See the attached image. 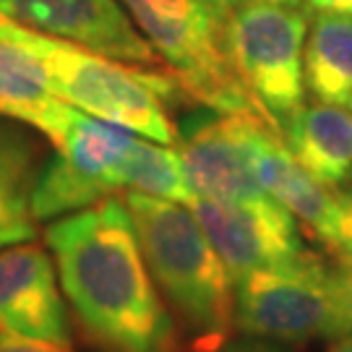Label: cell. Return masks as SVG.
Returning a JSON list of instances; mask_svg holds the SVG:
<instances>
[{
    "instance_id": "cell-1",
    "label": "cell",
    "mask_w": 352,
    "mask_h": 352,
    "mask_svg": "<svg viewBox=\"0 0 352 352\" xmlns=\"http://www.w3.org/2000/svg\"><path fill=\"white\" fill-rule=\"evenodd\" d=\"M78 327L104 352H173L177 329L144 261L126 199L104 196L45 230Z\"/></svg>"
},
{
    "instance_id": "cell-2",
    "label": "cell",
    "mask_w": 352,
    "mask_h": 352,
    "mask_svg": "<svg viewBox=\"0 0 352 352\" xmlns=\"http://www.w3.org/2000/svg\"><path fill=\"white\" fill-rule=\"evenodd\" d=\"M144 261L190 352H214L235 331V287L188 204L128 190Z\"/></svg>"
},
{
    "instance_id": "cell-3",
    "label": "cell",
    "mask_w": 352,
    "mask_h": 352,
    "mask_svg": "<svg viewBox=\"0 0 352 352\" xmlns=\"http://www.w3.org/2000/svg\"><path fill=\"white\" fill-rule=\"evenodd\" d=\"M0 39L32 52L47 74L52 94L63 102L157 144H177V126L170 120L164 104L183 97V91L167 71L139 68L123 60L115 63V58L47 37L3 13Z\"/></svg>"
},
{
    "instance_id": "cell-4",
    "label": "cell",
    "mask_w": 352,
    "mask_h": 352,
    "mask_svg": "<svg viewBox=\"0 0 352 352\" xmlns=\"http://www.w3.org/2000/svg\"><path fill=\"white\" fill-rule=\"evenodd\" d=\"M139 32L162 58L183 97L217 113L261 115L277 126L240 84L227 58L225 0H120ZM282 133V131H279Z\"/></svg>"
},
{
    "instance_id": "cell-5",
    "label": "cell",
    "mask_w": 352,
    "mask_h": 352,
    "mask_svg": "<svg viewBox=\"0 0 352 352\" xmlns=\"http://www.w3.org/2000/svg\"><path fill=\"white\" fill-rule=\"evenodd\" d=\"M235 327L243 334L277 342L340 340L352 331V311L337 269L305 251L240 279Z\"/></svg>"
},
{
    "instance_id": "cell-6",
    "label": "cell",
    "mask_w": 352,
    "mask_h": 352,
    "mask_svg": "<svg viewBox=\"0 0 352 352\" xmlns=\"http://www.w3.org/2000/svg\"><path fill=\"white\" fill-rule=\"evenodd\" d=\"M308 13L298 6L243 3L230 8L225 21L232 71L279 131L305 107L302 47L311 26Z\"/></svg>"
},
{
    "instance_id": "cell-7",
    "label": "cell",
    "mask_w": 352,
    "mask_h": 352,
    "mask_svg": "<svg viewBox=\"0 0 352 352\" xmlns=\"http://www.w3.org/2000/svg\"><path fill=\"white\" fill-rule=\"evenodd\" d=\"M45 139L55 146V154L45 160L32 190L37 222L87 209L123 188L128 154L139 133L68 104Z\"/></svg>"
},
{
    "instance_id": "cell-8",
    "label": "cell",
    "mask_w": 352,
    "mask_h": 352,
    "mask_svg": "<svg viewBox=\"0 0 352 352\" xmlns=\"http://www.w3.org/2000/svg\"><path fill=\"white\" fill-rule=\"evenodd\" d=\"M266 131H277L261 115L201 110L177 128V154L190 188L201 199L245 201L266 190L258 180L256 157Z\"/></svg>"
},
{
    "instance_id": "cell-9",
    "label": "cell",
    "mask_w": 352,
    "mask_h": 352,
    "mask_svg": "<svg viewBox=\"0 0 352 352\" xmlns=\"http://www.w3.org/2000/svg\"><path fill=\"white\" fill-rule=\"evenodd\" d=\"M188 206L222 258L232 287L256 269L285 264L305 253L298 219L269 193L245 201L196 196Z\"/></svg>"
},
{
    "instance_id": "cell-10",
    "label": "cell",
    "mask_w": 352,
    "mask_h": 352,
    "mask_svg": "<svg viewBox=\"0 0 352 352\" xmlns=\"http://www.w3.org/2000/svg\"><path fill=\"white\" fill-rule=\"evenodd\" d=\"M0 13L47 37L74 42L128 65L160 71V55L120 0H0Z\"/></svg>"
},
{
    "instance_id": "cell-11",
    "label": "cell",
    "mask_w": 352,
    "mask_h": 352,
    "mask_svg": "<svg viewBox=\"0 0 352 352\" xmlns=\"http://www.w3.org/2000/svg\"><path fill=\"white\" fill-rule=\"evenodd\" d=\"M256 170L266 193L277 199L337 261L352 256V199L305 173L289 154L282 133H264Z\"/></svg>"
},
{
    "instance_id": "cell-12",
    "label": "cell",
    "mask_w": 352,
    "mask_h": 352,
    "mask_svg": "<svg viewBox=\"0 0 352 352\" xmlns=\"http://www.w3.org/2000/svg\"><path fill=\"white\" fill-rule=\"evenodd\" d=\"M52 256L37 243L0 248V329L29 340L71 342L65 300Z\"/></svg>"
},
{
    "instance_id": "cell-13",
    "label": "cell",
    "mask_w": 352,
    "mask_h": 352,
    "mask_svg": "<svg viewBox=\"0 0 352 352\" xmlns=\"http://www.w3.org/2000/svg\"><path fill=\"white\" fill-rule=\"evenodd\" d=\"M282 139L305 173L340 188L352 175V113L344 104H305L289 120Z\"/></svg>"
},
{
    "instance_id": "cell-14",
    "label": "cell",
    "mask_w": 352,
    "mask_h": 352,
    "mask_svg": "<svg viewBox=\"0 0 352 352\" xmlns=\"http://www.w3.org/2000/svg\"><path fill=\"white\" fill-rule=\"evenodd\" d=\"M42 164L37 141L24 128L0 120V248L37 235L32 190Z\"/></svg>"
},
{
    "instance_id": "cell-15",
    "label": "cell",
    "mask_w": 352,
    "mask_h": 352,
    "mask_svg": "<svg viewBox=\"0 0 352 352\" xmlns=\"http://www.w3.org/2000/svg\"><path fill=\"white\" fill-rule=\"evenodd\" d=\"M302 74L305 89L314 94V100L329 104H350L352 13H316L302 47Z\"/></svg>"
},
{
    "instance_id": "cell-16",
    "label": "cell",
    "mask_w": 352,
    "mask_h": 352,
    "mask_svg": "<svg viewBox=\"0 0 352 352\" xmlns=\"http://www.w3.org/2000/svg\"><path fill=\"white\" fill-rule=\"evenodd\" d=\"M65 107L68 104L52 94L47 74L37 58L21 45L0 39V118L29 123L47 136Z\"/></svg>"
},
{
    "instance_id": "cell-17",
    "label": "cell",
    "mask_w": 352,
    "mask_h": 352,
    "mask_svg": "<svg viewBox=\"0 0 352 352\" xmlns=\"http://www.w3.org/2000/svg\"><path fill=\"white\" fill-rule=\"evenodd\" d=\"M123 188L180 204H190L196 199L186 177V170H183L180 154L167 149V144L162 146L151 144V139H139L133 151L128 154Z\"/></svg>"
},
{
    "instance_id": "cell-18",
    "label": "cell",
    "mask_w": 352,
    "mask_h": 352,
    "mask_svg": "<svg viewBox=\"0 0 352 352\" xmlns=\"http://www.w3.org/2000/svg\"><path fill=\"white\" fill-rule=\"evenodd\" d=\"M0 352H74V350H68V344L29 340V337H19V334H11V331H3L0 329Z\"/></svg>"
},
{
    "instance_id": "cell-19",
    "label": "cell",
    "mask_w": 352,
    "mask_h": 352,
    "mask_svg": "<svg viewBox=\"0 0 352 352\" xmlns=\"http://www.w3.org/2000/svg\"><path fill=\"white\" fill-rule=\"evenodd\" d=\"M214 352H285V350H282V347H277L274 342L245 334L243 340H227L222 347H217Z\"/></svg>"
},
{
    "instance_id": "cell-20",
    "label": "cell",
    "mask_w": 352,
    "mask_h": 352,
    "mask_svg": "<svg viewBox=\"0 0 352 352\" xmlns=\"http://www.w3.org/2000/svg\"><path fill=\"white\" fill-rule=\"evenodd\" d=\"M305 8L311 13H352V0H305Z\"/></svg>"
},
{
    "instance_id": "cell-21",
    "label": "cell",
    "mask_w": 352,
    "mask_h": 352,
    "mask_svg": "<svg viewBox=\"0 0 352 352\" xmlns=\"http://www.w3.org/2000/svg\"><path fill=\"white\" fill-rule=\"evenodd\" d=\"M337 277L342 282V289H344V298L350 302V311H352V256L347 258H340L337 261Z\"/></svg>"
},
{
    "instance_id": "cell-22",
    "label": "cell",
    "mask_w": 352,
    "mask_h": 352,
    "mask_svg": "<svg viewBox=\"0 0 352 352\" xmlns=\"http://www.w3.org/2000/svg\"><path fill=\"white\" fill-rule=\"evenodd\" d=\"M230 8L235 6H243V3H274V6H298L300 0H225Z\"/></svg>"
},
{
    "instance_id": "cell-23",
    "label": "cell",
    "mask_w": 352,
    "mask_h": 352,
    "mask_svg": "<svg viewBox=\"0 0 352 352\" xmlns=\"http://www.w3.org/2000/svg\"><path fill=\"white\" fill-rule=\"evenodd\" d=\"M329 352H352V331L344 334L340 340H334V344L329 347Z\"/></svg>"
},
{
    "instance_id": "cell-24",
    "label": "cell",
    "mask_w": 352,
    "mask_h": 352,
    "mask_svg": "<svg viewBox=\"0 0 352 352\" xmlns=\"http://www.w3.org/2000/svg\"><path fill=\"white\" fill-rule=\"evenodd\" d=\"M347 196H350V199H352V188H350V190H347Z\"/></svg>"
},
{
    "instance_id": "cell-25",
    "label": "cell",
    "mask_w": 352,
    "mask_h": 352,
    "mask_svg": "<svg viewBox=\"0 0 352 352\" xmlns=\"http://www.w3.org/2000/svg\"><path fill=\"white\" fill-rule=\"evenodd\" d=\"M350 113H352V100H350Z\"/></svg>"
}]
</instances>
